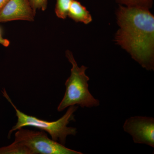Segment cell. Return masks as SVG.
Here are the masks:
<instances>
[{"instance_id": "cell-10", "label": "cell", "mask_w": 154, "mask_h": 154, "mask_svg": "<svg viewBox=\"0 0 154 154\" xmlns=\"http://www.w3.org/2000/svg\"><path fill=\"white\" fill-rule=\"evenodd\" d=\"M119 5L128 7L150 9L153 0H115Z\"/></svg>"}, {"instance_id": "cell-12", "label": "cell", "mask_w": 154, "mask_h": 154, "mask_svg": "<svg viewBox=\"0 0 154 154\" xmlns=\"http://www.w3.org/2000/svg\"><path fill=\"white\" fill-rule=\"evenodd\" d=\"M0 44L5 47H8L10 45V41L8 39L3 37V30L1 27H0Z\"/></svg>"}, {"instance_id": "cell-8", "label": "cell", "mask_w": 154, "mask_h": 154, "mask_svg": "<svg viewBox=\"0 0 154 154\" xmlns=\"http://www.w3.org/2000/svg\"><path fill=\"white\" fill-rule=\"evenodd\" d=\"M0 154H32L30 149L22 144L14 142L10 145L0 147Z\"/></svg>"}, {"instance_id": "cell-4", "label": "cell", "mask_w": 154, "mask_h": 154, "mask_svg": "<svg viewBox=\"0 0 154 154\" xmlns=\"http://www.w3.org/2000/svg\"><path fill=\"white\" fill-rule=\"evenodd\" d=\"M17 131L14 142L27 147L32 154H82L51 139L43 131H36L24 129L23 128Z\"/></svg>"}, {"instance_id": "cell-9", "label": "cell", "mask_w": 154, "mask_h": 154, "mask_svg": "<svg viewBox=\"0 0 154 154\" xmlns=\"http://www.w3.org/2000/svg\"><path fill=\"white\" fill-rule=\"evenodd\" d=\"M72 1V0H56L55 13L58 18L63 19H66Z\"/></svg>"}, {"instance_id": "cell-3", "label": "cell", "mask_w": 154, "mask_h": 154, "mask_svg": "<svg viewBox=\"0 0 154 154\" xmlns=\"http://www.w3.org/2000/svg\"><path fill=\"white\" fill-rule=\"evenodd\" d=\"M66 56L71 63L72 67L70 75L65 84V93L58 106L57 111L61 112L72 105H79L82 108L99 106V100L95 99L88 90L90 78L85 73L88 68L83 65L79 67L70 51L67 50L66 51Z\"/></svg>"}, {"instance_id": "cell-7", "label": "cell", "mask_w": 154, "mask_h": 154, "mask_svg": "<svg viewBox=\"0 0 154 154\" xmlns=\"http://www.w3.org/2000/svg\"><path fill=\"white\" fill-rule=\"evenodd\" d=\"M68 17L76 22L88 24L92 21V17L85 7L76 1L72 0L70 6Z\"/></svg>"}, {"instance_id": "cell-13", "label": "cell", "mask_w": 154, "mask_h": 154, "mask_svg": "<svg viewBox=\"0 0 154 154\" xmlns=\"http://www.w3.org/2000/svg\"><path fill=\"white\" fill-rule=\"evenodd\" d=\"M9 0H0V11Z\"/></svg>"}, {"instance_id": "cell-11", "label": "cell", "mask_w": 154, "mask_h": 154, "mask_svg": "<svg viewBox=\"0 0 154 154\" xmlns=\"http://www.w3.org/2000/svg\"><path fill=\"white\" fill-rule=\"evenodd\" d=\"M30 5L33 11L36 13L38 10H41L44 11L47 8L48 0H29Z\"/></svg>"}, {"instance_id": "cell-6", "label": "cell", "mask_w": 154, "mask_h": 154, "mask_svg": "<svg viewBox=\"0 0 154 154\" xmlns=\"http://www.w3.org/2000/svg\"><path fill=\"white\" fill-rule=\"evenodd\" d=\"M36 14L29 0H9L0 11V23L17 20L33 22Z\"/></svg>"}, {"instance_id": "cell-1", "label": "cell", "mask_w": 154, "mask_h": 154, "mask_svg": "<svg viewBox=\"0 0 154 154\" xmlns=\"http://www.w3.org/2000/svg\"><path fill=\"white\" fill-rule=\"evenodd\" d=\"M116 44L147 70L154 69V16L149 9L119 5Z\"/></svg>"}, {"instance_id": "cell-5", "label": "cell", "mask_w": 154, "mask_h": 154, "mask_svg": "<svg viewBox=\"0 0 154 154\" xmlns=\"http://www.w3.org/2000/svg\"><path fill=\"white\" fill-rule=\"evenodd\" d=\"M125 132L132 136L136 143L154 147V119L136 116L127 119L123 126Z\"/></svg>"}, {"instance_id": "cell-2", "label": "cell", "mask_w": 154, "mask_h": 154, "mask_svg": "<svg viewBox=\"0 0 154 154\" xmlns=\"http://www.w3.org/2000/svg\"><path fill=\"white\" fill-rule=\"evenodd\" d=\"M2 94L15 109L17 117V123L9 131L8 134L9 139L14 131L25 127H33L47 132L51 137V139L58 141L64 146L66 143L68 136H75L77 134L78 132L76 128L68 127L67 125L71 121H75L74 113L79 108L78 105L69 107L65 114L56 121H47L23 113L14 105L5 89H3Z\"/></svg>"}]
</instances>
